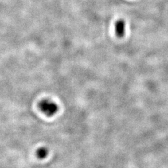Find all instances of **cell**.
Masks as SVG:
<instances>
[{"instance_id": "cell-2", "label": "cell", "mask_w": 168, "mask_h": 168, "mask_svg": "<svg viewBox=\"0 0 168 168\" xmlns=\"http://www.w3.org/2000/svg\"><path fill=\"white\" fill-rule=\"evenodd\" d=\"M115 32L118 37L122 38L125 34V22L123 19H119L115 24Z\"/></svg>"}, {"instance_id": "cell-3", "label": "cell", "mask_w": 168, "mask_h": 168, "mask_svg": "<svg viewBox=\"0 0 168 168\" xmlns=\"http://www.w3.org/2000/svg\"><path fill=\"white\" fill-rule=\"evenodd\" d=\"M48 153H49V151H48V150L45 147H42L37 150L36 152V155L39 159H42L45 158L47 156Z\"/></svg>"}, {"instance_id": "cell-1", "label": "cell", "mask_w": 168, "mask_h": 168, "mask_svg": "<svg viewBox=\"0 0 168 168\" xmlns=\"http://www.w3.org/2000/svg\"><path fill=\"white\" fill-rule=\"evenodd\" d=\"M38 107L40 110L44 115L49 117L55 115L59 110L58 105L54 102L48 99L41 100L39 102Z\"/></svg>"}]
</instances>
